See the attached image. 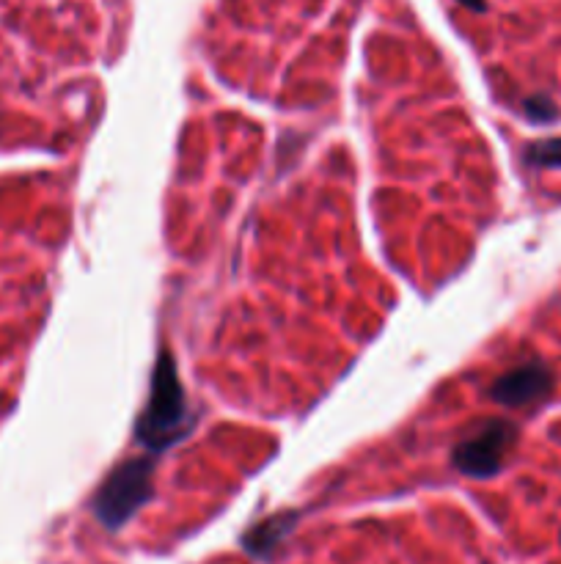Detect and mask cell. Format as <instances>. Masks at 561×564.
I'll use <instances>...</instances> for the list:
<instances>
[{
  "label": "cell",
  "instance_id": "obj_1",
  "mask_svg": "<svg viewBox=\"0 0 561 564\" xmlns=\"http://www.w3.org/2000/svg\"><path fill=\"white\" fill-rule=\"evenodd\" d=\"M517 430L509 421H490L457 449V465L465 474L490 476L498 471L506 449L515 441Z\"/></svg>",
  "mask_w": 561,
  "mask_h": 564
},
{
  "label": "cell",
  "instance_id": "obj_2",
  "mask_svg": "<svg viewBox=\"0 0 561 564\" xmlns=\"http://www.w3.org/2000/svg\"><path fill=\"white\" fill-rule=\"evenodd\" d=\"M143 482H146V468H143V465H124L119 474L110 479L108 487L99 493V518L116 529L121 520L127 518L132 509L141 504V498L146 496V493H141Z\"/></svg>",
  "mask_w": 561,
  "mask_h": 564
},
{
  "label": "cell",
  "instance_id": "obj_3",
  "mask_svg": "<svg viewBox=\"0 0 561 564\" xmlns=\"http://www.w3.org/2000/svg\"><path fill=\"white\" fill-rule=\"evenodd\" d=\"M182 419V394L176 386L174 375L168 369L157 372V383H154V402L143 424L149 427V438L146 441L157 443L160 438H165L168 432L174 430L176 421ZM168 441V438H165Z\"/></svg>",
  "mask_w": 561,
  "mask_h": 564
},
{
  "label": "cell",
  "instance_id": "obj_4",
  "mask_svg": "<svg viewBox=\"0 0 561 564\" xmlns=\"http://www.w3.org/2000/svg\"><path fill=\"white\" fill-rule=\"evenodd\" d=\"M550 391V372L542 364H526L512 369L495 383V399L504 405L523 408L531 405L534 399H542Z\"/></svg>",
  "mask_w": 561,
  "mask_h": 564
},
{
  "label": "cell",
  "instance_id": "obj_5",
  "mask_svg": "<svg viewBox=\"0 0 561 564\" xmlns=\"http://www.w3.org/2000/svg\"><path fill=\"white\" fill-rule=\"evenodd\" d=\"M528 157L537 163V166H548V168H561V138H550V141H542V144L531 146Z\"/></svg>",
  "mask_w": 561,
  "mask_h": 564
}]
</instances>
